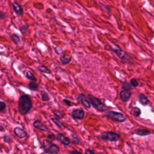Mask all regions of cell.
Segmentation results:
<instances>
[{
  "mask_svg": "<svg viewBox=\"0 0 154 154\" xmlns=\"http://www.w3.org/2000/svg\"><path fill=\"white\" fill-rule=\"evenodd\" d=\"M76 99L79 102H80L85 108H86V109H90V108L91 107L90 103L89 102V100L87 99V98L84 94H80L78 95H77Z\"/></svg>",
  "mask_w": 154,
  "mask_h": 154,
  "instance_id": "cell-7",
  "label": "cell"
},
{
  "mask_svg": "<svg viewBox=\"0 0 154 154\" xmlns=\"http://www.w3.org/2000/svg\"><path fill=\"white\" fill-rule=\"evenodd\" d=\"M28 87L30 90H33V91H36V90H37V89L39 88V85L35 81H31L29 83Z\"/></svg>",
  "mask_w": 154,
  "mask_h": 154,
  "instance_id": "cell-20",
  "label": "cell"
},
{
  "mask_svg": "<svg viewBox=\"0 0 154 154\" xmlns=\"http://www.w3.org/2000/svg\"><path fill=\"white\" fill-rule=\"evenodd\" d=\"M25 76L27 79L31 80L32 81H35V82L37 81V78H36V76L30 71H27L25 73Z\"/></svg>",
  "mask_w": 154,
  "mask_h": 154,
  "instance_id": "cell-19",
  "label": "cell"
},
{
  "mask_svg": "<svg viewBox=\"0 0 154 154\" xmlns=\"http://www.w3.org/2000/svg\"><path fill=\"white\" fill-rule=\"evenodd\" d=\"M87 99H89V101L90 103V104L93 105V107L98 112H103L107 111L108 109H109V108H108L105 104H104L100 99L94 97L91 95L88 94Z\"/></svg>",
  "mask_w": 154,
  "mask_h": 154,
  "instance_id": "cell-2",
  "label": "cell"
},
{
  "mask_svg": "<svg viewBox=\"0 0 154 154\" xmlns=\"http://www.w3.org/2000/svg\"><path fill=\"white\" fill-rule=\"evenodd\" d=\"M13 131L14 134L16 135V136L19 138H23L27 135V132H25V131L18 127L15 128Z\"/></svg>",
  "mask_w": 154,
  "mask_h": 154,
  "instance_id": "cell-13",
  "label": "cell"
},
{
  "mask_svg": "<svg viewBox=\"0 0 154 154\" xmlns=\"http://www.w3.org/2000/svg\"><path fill=\"white\" fill-rule=\"evenodd\" d=\"M43 145L45 152L47 153L57 154L60 152V148L48 140H43Z\"/></svg>",
  "mask_w": 154,
  "mask_h": 154,
  "instance_id": "cell-4",
  "label": "cell"
},
{
  "mask_svg": "<svg viewBox=\"0 0 154 154\" xmlns=\"http://www.w3.org/2000/svg\"><path fill=\"white\" fill-rule=\"evenodd\" d=\"M72 59V57L71 55L65 54L61 55L60 58L61 63L63 65H66L70 63L71 62Z\"/></svg>",
  "mask_w": 154,
  "mask_h": 154,
  "instance_id": "cell-14",
  "label": "cell"
},
{
  "mask_svg": "<svg viewBox=\"0 0 154 154\" xmlns=\"http://www.w3.org/2000/svg\"><path fill=\"white\" fill-rule=\"evenodd\" d=\"M134 133L138 135H140V136H146L148 135H149L151 132L146 130H141V129H138V130H136L134 132Z\"/></svg>",
  "mask_w": 154,
  "mask_h": 154,
  "instance_id": "cell-16",
  "label": "cell"
},
{
  "mask_svg": "<svg viewBox=\"0 0 154 154\" xmlns=\"http://www.w3.org/2000/svg\"><path fill=\"white\" fill-rule=\"evenodd\" d=\"M38 69L40 72L43 73H47V74H51L52 72L50 69H48L47 67H46L44 65H40L38 66Z\"/></svg>",
  "mask_w": 154,
  "mask_h": 154,
  "instance_id": "cell-18",
  "label": "cell"
},
{
  "mask_svg": "<svg viewBox=\"0 0 154 154\" xmlns=\"http://www.w3.org/2000/svg\"><path fill=\"white\" fill-rule=\"evenodd\" d=\"M12 7L13 11L17 14H18V16H22L24 14V10L22 7L17 2H14L12 4Z\"/></svg>",
  "mask_w": 154,
  "mask_h": 154,
  "instance_id": "cell-12",
  "label": "cell"
},
{
  "mask_svg": "<svg viewBox=\"0 0 154 154\" xmlns=\"http://www.w3.org/2000/svg\"><path fill=\"white\" fill-rule=\"evenodd\" d=\"M29 28V26L27 25V24H25L24 25H22L21 28V30L22 31V33H25L26 32H27V30H28Z\"/></svg>",
  "mask_w": 154,
  "mask_h": 154,
  "instance_id": "cell-31",
  "label": "cell"
},
{
  "mask_svg": "<svg viewBox=\"0 0 154 154\" xmlns=\"http://www.w3.org/2000/svg\"><path fill=\"white\" fill-rule=\"evenodd\" d=\"M120 135L113 132L108 131L100 135V138L102 140H106L109 142H117L120 139Z\"/></svg>",
  "mask_w": 154,
  "mask_h": 154,
  "instance_id": "cell-6",
  "label": "cell"
},
{
  "mask_svg": "<svg viewBox=\"0 0 154 154\" xmlns=\"http://www.w3.org/2000/svg\"><path fill=\"white\" fill-rule=\"evenodd\" d=\"M130 84L132 87H137L138 86V85H139V84H138V82L137 81V79L135 78H132L130 81Z\"/></svg>",
  "mask_w": 154,
  "mask_h": 154,
  "instance_id": "cell-28",
  "label": "cell"
},
{
  "mask_svg": "<svg viewBox=\"0 0 154 154\" xmlns=\"http://www.w3.org/2000/svg\"><path fill=\"white\" fill-rule=\"evenodd\" d=\"M131 96V91L127 90H122L120 92V99L124 102H128Z\"/></svg>",
  "mask_w": 154,
  "mask_h": 154,
  "instance_id": "cell-10",
  "label": "cell"
},
{
  "mask_svg": "<svg viewBox=\"0 0 154 154\" xmlns=\"http://www.w3.org/2000/svg\"><path fill=\"white\" fill-rule=\"evenodd\" d=\"M138 101L140 103L143 105H146L148 104L149 101L148 98L143 94H139L138 95Z\"/></svg>",
  "mask_w": 154,
  "mask_h": 154,
  "instance_id": "cell-15",
  "label": "cell"
},
{
  "mask_svg": "<svg viewBox=\"0 0 154 154\" xmlns=\"http://www.w3.org/2000/svg\"><path fill=\"white\" fill-rule=\"evenodd\" d=\"M105 116L108 118L118 122H124L127 120L126 117L124 116V114L114 111H109L106 112Z\"/></svg>",
  "mask_w": 154,
  "mask_h": 154,
  "instance_id": "cell-5",
  "label": "cell"
},
{
  "mask_svg": "<svg viewBox=\"0 0 154 154\" xmlns=\"http://www.w3.org/2000/svg\"><path fill=\"white\" fill-rule=\"evenodd\" d=\"M122 90H132V86H131L130 83L128 81H124L122 83Z\"/></svg>",
  "mask_w": 154,
  "mask_h": 154,
  "instance_id": "cell-22",
  "label": "cell"
},
{
  "mask_svg": "<svg viewBox=\"0 0 154 154\" xmlns=\"http://www.w3.org/2000/svg\"><path fill=\"white\" fill-rule=\"evenodd\" d=\"M71 154H82L81 152L77 151V150H72L71 152H70Z\"/></svg>",
  "mask_w": 154,
  "mask_h": 154,
  "instance_id": "cell-36",
  "label": "cell"
},
{
  "mask_svg": "<svg viewBox=\"0 0 154 154\" xmlns=\"http://www.w3.org/2000/svg\"><path fill=\"white\" fill-rule=\"evenodd\" d=\"M51 119H52V120L53 121V122L54 123V124L59 128H60V129H63V128H65V126H64V125L62 124V123H61L59 120H58V119H57V118H55V117H52L51 118Z\"/></svg>",
  "mask_w": 154,
  "mask_h": 154,
  "instance_id": "cell-21",
  "label": "cell"
},
{
  "mask_svg": "<svg viewBox=\"0 0 154 154\" xmlns=\"http://www.w3.org/2000/svg\"><path fill=\"white\" fill-rule=\"evenodd\" d=\"M56 138H57V140L59 142H60L61 144H63V145H64L65 146H68L71 143V140L69 139V138L66 137H65L63 134L58 133L57 135Z\"/></svg>",
  "mask_w": 154,
  "mask_h": 154,
  "instance_id": "cell-9",
  "label": "cell"
},
{
  "mask_svg": "<svg viewBox=\"0 0 154 154\" xmlns=\"http://www.w3.org/2000/svg\"><path fill=\"white\" fill-rule=\"evenodd\" d=\"M63 102L67 106H68V107H71L72 106V102L69 100H68L67 99H63Z\"/></svg>",
  "mask_w": 154,
  "mask_h": 154,
  "instance_id": "cell-33",
  "label": "cell"
},
{
  "mask_svg": "<svg viewBox=\"0 0 154 154\" xmlns=\"http://www.w3.org/2000/svg\"><path fill=\"white\" fill-rule=\"evenodd\" d=\"M55 51L56 53L58 55H61L62 54V53H63V50L62 48H61V47H56L55 48Z\"/></svg>",
  "mask_w": 154,
  "mask_h": 154,
  "instance_id": "cell-30",
  "label": "cell"
},
{
  "mask_svg": "<svg viewBox=\"0 0 154 154\" xmlns=\"http://www.w3.org/2000/svg\"><path fill=\"white\" fill-rule=\"evenodd\" d=\"M3 140L5 143H9V144H10L12 142L11 138L10 137V136H9L7 135H4L3 137Z\"/></svg>",
  "mask_w": 154,
  "mask_h": 154,
  "instance_id": "cell-29",
  "label": "cell"
},
{
  "mask_svg": "<svg viewBox=\"0 0 154 154\" xmlns=\"http://www.w3.org/2000/svg\"><path fill=\"white\" fill-rule=\"evenodd\" d=\"M33 107V102L27 95H21L18 101V112L22 116L26 115Z\"/></svg>",
  "mask_w": 154,
  "mask_h": 154,
  "instance_id": "cell-1",
  "label": "cell"
},
{
  "mask_svg": "<svg viewBox=\"0 0 154 154\" xmlns=\"http://www.w3.org/2000/svg\"><path fill=\"white\" fill-rule=\"evenodd\" d=\"M85 154H96L93 150L90 149H86L85 150Z\"/></svg>",
  "mask_w": 154,
  "mask_h": 154,
  "instance_id": "cell-35",
  "label": "cell"
},
{
  "mask_svg": "<svg viewBox=\"0 0 154 154\" xmlns=\"http://www.w3.org/2000/svg\"><path fill=\"white\" fill-rule=\"evenodd\" d=\"M131 114L134 117H138L141 114V110L138 107H133L131 110Z\"/></svg>",
  "mask_w": 154,
  "mask_h": 154,
  "instance_id": "cell-17",
  "label": "cell"
},
{
  "mask_svg": "<svg viewBox=\"0 0 154 154\" xmlns=\"http://www.w3.org/2000/svg\"><path fill=\"white\" fill-rule=\"evenodd\" d=\"M6 104L3 102L0 101V113L4 112L6 109Z\"/></svg>",
  "mask_w": 154,
  "mask_h": 154,
  "instance_id": "cell-27",
  "label": "cell"
},
{
  "mask_svg": "<svg viewBox=\"0 0 154 154\" xmlns=\"http://www.w3.org/2000/svg\"><path fill=\"white\" fill-rule=\"evenodd\" d=\"M48 138H50V139H51L52 140H55L57 139L56 136L54 134H50L48 135Z\"/></svg>",
  "mask_w": 154,
  "mask_h": 154,
  "instance_id": "cell-34",
  "label": "cell"
},
{
  "mask_svg": "<svg viewBox=\"0 0 154 154\" xmlns=\"http://www.w3.org/2000/svg\"><path fill=\"white\" fill-rule=\"evenodd\" d=\"M114 46L115 47L114 48L110 47L112 51L123 62L125 63H130V62L132 61L131 57L126 52L122 50L118 47H117V45Z\"/></svg>",
  "mask_w": 154,
  "mask_h": 154,
  "instance_id": "cell-3",
  "label": "cell"
},
{
  "mask_svg": "<svg viewBox=\"0 0 154 154\" xmlns=\"http://www.w3.org/2000/svg\"><path fill=\"white\" fill-rule=\"evenodd\" d=\"M54 114L57 117V119H63L64 117V114L58 110H54Z\"/></svg>",
  "mask_w": 154,
  "mask_h": 154,
  "instance_id": "cell-26",
  "label": "cell"
},
{
  "mask_svg": "<svg viewBox=\"0 0 154 154\" xmlns=\"http://www.w3.org/2000/svg\"><path fill=\"white\" fill-rule=\"evenodd\" d=\"M41 96H42V100L43 102H47L50 101V96L48 94L44 91H41Z\"/></svg>",
  "mask_w": 154,
  "mask_h": 154,
  "instance_id": "cell-25",
  "label": "cell"
},
{
  "mask_svg": "<svg viewBox=\"0 0 154 154\" xmlns=\"http://www.w3.org/2000/svg\"><path fill=\"white\" fill-rule=\"evenodd\" d=\"M33 127L36 129L40 130V131L45 132L48 131V128L39 120H36L33 122Z\"/></svg>",
  "mask_w": 154,
  "mask_h": 154,
  "instance_id": "cell-11",
  "label": "cell"
},
{
  "mask_svg": "<svg viewBox=\"0 0 154 154\" xmlns=\"http://www.w3.org/2000/svg\"><path fill=\"white\" fill-rule=\"evenodd\" d=\"M4 131H5V128L2 125H0V132H4Z\"/></svg>",
  "mask_w": 154,
  "mask_h": 154,
  "instance_id": "cell-37",
  "label": "cell"
},
{
  "mask_svg": "<svg viewBox=\"0 0 154 154\" xmlns=\"http://www.w3.org/2000/svg\"><path fill=\"white\" fill-rule=\"evenodd\" d=\"M6 13L0 10V20L4 19L6 18Z\"/></svg>",
  "mask_w": 154,
  "mask_h": 154,
  "instance_id": "cell-32",
  "label": "cell"
},
{
  "mask_svg": "<svg viewBox=\"0 0 154 154\" xmlns=\"http://www.w3.org/2000/svg\"><path fill=\"white\" fill-rule=\"evenodd\" d=\"M72 116L75 119L83 120L84 117V112L83 109H75L72 112Z\"/></svg>",
  "mask_w": 154,
  "mask_h": 154,
  "instance_id": "cell-8",
  "label": "cell"
},
{
  "mask_svg": "<svg viewBox=\"0 0 154 154\" xmlns=\"http://www.w3.org/2000/svg\"><path fill=\"white\" fill-rule=\"evenodd\" d=\"M71 140H72V143L74 145H80L81 143L79 137L75 135H71Z\"/></svg>",
  "mask_w": 154,
  "mask_h": 154,
  "instance_id": "cell-24",
  "label": "cell"
},
{
  "mask_svg": "<svg viewBox=\"0 0 154 154\" xmlns=\"http://www.w3.org/2000/svg\"><path fill=\"white\" fill-rule=\"evenodd\" d=\"M10 37L13 40V42L16 44H18L21 42V38L17 34H15V33L12 34L10 36Z\"/></svg>",
  "mask_w": 154,
  "mask_h": 154,
  "instance_id": "cell-23",
  "label": "cell"
}]
</instances>
